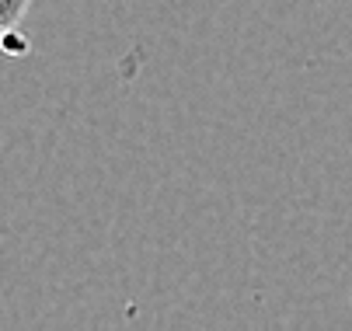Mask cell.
<instances>
[{
  "instance_id": "1",
  "label": "cell",
  "mask_w": 352,
  "mask_h": 331,
  "mask_svg": "<svg viewBox=\"0 0 352 331\" xmlns=\"http://www.w3.org/2000/svg\"><path fill=\"white\" fill-rule=\"evenodd\" d=\"M28 8H32V0H0V21H4V28L14 32Z\"/></svg>"
}]
</instances>
